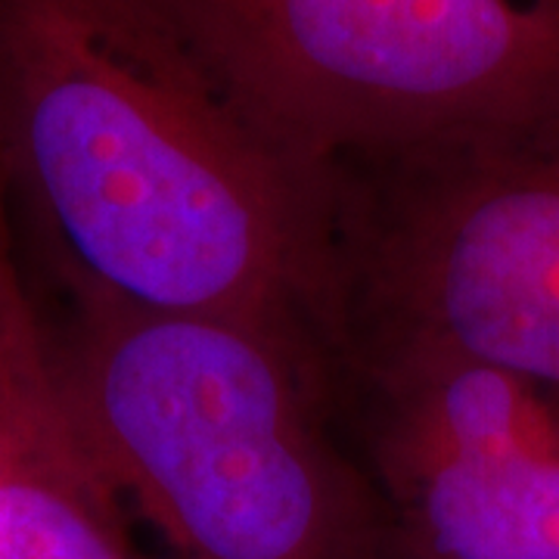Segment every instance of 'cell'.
<instances>
[{"mask_svg":"<svg viewBox=\"0 0 559 559\" xmlns=\"http://www.w3.org/2000/svg\"><path fill=\"white\" fill-rule=\"evenodd\" d=\"M0 183L60 299L311 348L326 168L267 138L156 0H0Z\"/></svg>","mask_w":559,"mask_h":559,"instance_id":"1","label":"cell"},{"mask_svg":"<svg viewBox=\"0 0 559 559\" xmlns=\"http://www.w3.org/2000/svg\"><path fill=\"white\" fill-rule=\"evenodd\" d=\"M47 330L81 439L168 559H407L305 342L84 299Z\"/></svg>","mask_w":559,"mask_h":559,"instance_id":"2","label":"cell"},{"mask_svg":"<svg viewBox=\"0 0 559 559\" xmlns=\"http://www.w3.org/2000/svg\"><path fill=\"white\" fill-rule=\"evenodd\" d=\"M311 168L559 143V0H156Z\"/></svg>","mask_w":559,"mask_h":559,"instance_id":"3","label":"cell"},{"mask_svg":"<svg viewBox=\"0 0 559 559\" xmlns=\"http://www.w3.org/2000/svg\"><path fill=\"white\" fill-rule=\"evenodd\" d=\"M308 342L320 367L432 348L559 395V143L330 165Z\"/></svg>","mask_w":559,"mask_h":559,"instance_id":"4","label":"cell"},{"mask_svg":"<svg viewBox=\"0 0 559 559\" xmlns=\"http://www.w3.org/2000/svg\"><path fill=\"white\" fill-rule=\"evenodd\" d=\"M407 559H559V404L432 348L323 367Z\"/></svg>","mask_w":559,"mask_h":559,"instance_id":"5","label":"cell"},{"mask_svg":"<svg viewBox=\"0 0 559 559\" xmlns=\"http://www.w3.org/2000/svg\"><path fill=\"white\" fill-rule=\"evenodd\" d=\"M66 407L47 311L0 200V559H153Z\"/></svg>","mask_w":559,"mask_h":559,"instance_id":"6","label":"cell"}]
</instances>
